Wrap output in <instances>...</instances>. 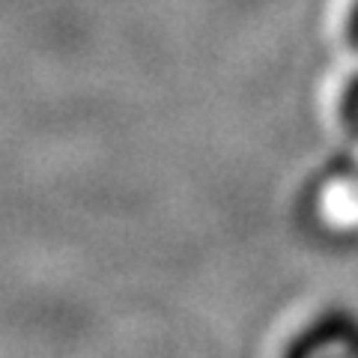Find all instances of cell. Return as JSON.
<instances>
[{
    "label": "cell",
    "instance_id": "6da1fadb",
    "mask_svg": "<svg viewBox=\"0 0 358 358\" xmlns=\"http://www.w3.org/2000/svg\"><path fill=\"white\" fill-rule=\"evenodd\" d=\"M338 352V355H355L358 352V320L352 313L334 310L329 317H320L313 326L301 331V338L293 343L296 355H313V352Z\"/></svg>",
    "mask_w": 358,
    "mask_h": 358
},
{
    "label": "cell",
    "instance_id": "7a4b0ae2",
    "mask_svg": "<svg viewBox=\"0 0 358 358\" xmlns=\"http://www.w3.org/2000/svg\"><path fill=\"white\" fill-rule=\"evenodd\" d=\"M341 122L352 138H358V75L346 84L343 96H341Z\"/></svg>",
    "mask_w": 358,
    "mask_h": 358
},
{
    "label": "cell",
    "instance_id": "3957f363",
    "mask_svg": "<svg viewBox=\"0 0 358 358\" xmlns=\"http://www.w3.org/2000/svg\"><path fill=\"white\" fill-rule=\"evenodd\" d=\"M346 36H350V42L358 51V0L350 6V13H346Z\"/></svg>",
    "mask_w": 358,
    "mask_h": 358
}]
</instances>
